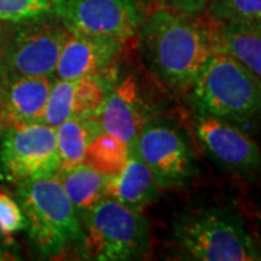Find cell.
<instances>
[{"label":"cell","mask_w":261,"mask_h":261,"mask_svg":"<svg viewBox=\"0 0 261 261\" xmlns=\"http://www.w3.org/2000/svg\"><path fill=\"white\" fill-rule=\"evenodd\" d=\"M141 41L151 70L180 93L190 90L215 48L212 28L174 9H159L144 19Z\"/></svg>","instance_id":"1"},{"label":"cell","mask_w":261,"mask_h":261,"mask_svg":"<svg viewBox=\"0 0 261 261\" xmlns=\"http://www.w3.org/2000/svg\"><path fill=\"white\" fill-rule=\"evenodd\" d=\"M174 243L193 260L254 261L261 252L229 207H199L178 215L173 224Z\"/></svg>","instance_id":"2"},{"label":"cell","mask_w":261,"mask_h":261,"mask_svg":"<svg viewBox=\"0 0 261 261\" xmlns=\"http://www.w3.org/2000/svg\"><path fill=\"white\" fill-rule=\"evenodd\" d=\"M202 115L245 122L261 113V84L235 58L215 47L190 87Z\"/></svg>","instance_id":"3"},{"label":"cell","mask_w":261,"mask_h":261,"mask_svg":"<svg viewBox=\"0 0 261 261\" xmlns=\"http://www.w3.org/2000/svg\"><path fill=\"white\" fill-rule=\"evenodd\" d=\"M18 202L27 218L29 235L49 258L79 241L82 225L58 177H39L18 183Z\"/></svg>","instance_id":"4"},{"label":"cell","mask_w":261,"mask_h":261,"mask_svg":"<svg viewBox=\"0 0 261 261\" xmlns=\"http://www.w3.org/2000/svg\"><path fill=\"white\" fill-rule=\"evenodd\" d=\"M149 247V222L140 211L112 197L102 199L87 214L84 250L102 261L141 258Z\"/></svg>","instance_id":"5"},{"label":"cell","mask_w":261,"mask_h":261,"mask_svg":"<svg viewBox=\"0 0 261 261\" xmlns=\"http://www.w3.org/2000/svg\"><path fill=\"white\" fill-rule=\"evenodd\" d=\"M42 15L23 19L10 31L2 53L8 79L49 75L56 71L68 29L57 19H42Z\"/></svg>","instance_id":"6"},{"label":"cell","mask_w":261,"mask_h":261,"mask_svg":"<svg viewBox=\"0 0 261 261\" xmlns=\"http://www.w3.org/2000/svg\"><path fill=\"white\" fill-rule=\"evenodd\" d=\"M58 168L56 128L42 122L8 128L0 145V173L6 180L53 177Z\"/></svg>","instance_id":"7"},{"label":"cell","mask_w":261,"mask_h":261,"mask_svg":"<svg viewBox=\"0 0 261 261\" xmlns=\"http://www.w3.org/2000/svg\"><path fill=\"white\" fill-rule=\"evenodd\" d=\"M130 147L147 163L160 189L185 186L195 176L196 163L190 144L171 122L148 121Z\"/></svg>","instance_id":"8"},{"label":"cell","mask_w":261,"mask_h":261,"mask_svg":"<svg viewBox=\"0 0 261 261\" xmlns=\"http://www.w3.org/2000/svg\"><path fill=\"white\" fill-rule=\"evenodd\" d=\"M54 10L70 32L121 41L134 37L142 22L134 0H58Z\"/></svg>","instance_id":"9"},{"label":"cell","mask_w":261,"mask_h":261,"mask_svg":"<svg viewBox=\"0 0 261 261\" xmlns=\"http://www.w3.org/2000/svg\"><path fill=\"white\" fill-rule=\"evenodd\" d=\"M196 134L206 152L225 168L240 174H252L261 170L258 145L229 122L202 115L196 123Z\"/></svg>","instance_id":"10"},{"label":"cell","mask_w":261,"mask_h":261,"mask_svg":"<svg viewBox=\"0 0 261 261\" xmlns=\"http://www.w3.org/2000/svg\"><path fill=\"white\" fill-rule=\"evenodd\" d=\"M108 96V84L99 74L53 83L42 123L58 128L73 118H99Z\"/></svg>","instance_id":"11"},{"label":"cell","mask_w":261,"mask_h":261,"mask_svg":"<svg viewBox=\"0 0 261 261\" xmlns=\"http://www.w3.org/2000/svg\"><path fill=\"white\" fill-rule=\"evenodd\" d=\"M122 44L116 38L68 32L54 73L60 80L99 74L118 56Z\"/></svg>","instance_id":"12"},{"label":"cell","mask_w":261,"mask_h":261,"mask_svg":"<svg viewBox=\"0 0 261 261\" xmlns=\"http://www.w3.org/2000/svg\"><path fill=\"white\" fill-rule=\"evenodd\" d=\"M51 87L49 75L8 79L0 92V126L41 122Z\"/></svg>","instance_id":"13"},{"label":"cell","mask_w":261,"mask_h":261,"mask_svg":"<svg viewBox=\"0 0 261 261\" xmlns=\"http://www.w3.org/2000/svg\"><path fill=\"white\" fill-rule=\"evenodd\" d=\"M145 111L138 96L135 82L130 79L118 84L106 96L99 121L103 132L132 145L145 122Z\"/></svg>","instance_id":"14"},{"label":"cell","mask_w":261,"mask_h":261,"mask_svg":"<svg viewBox=\"0 0 261 261\" xmlns=\"http://www.w3.org/2000/svg\"><path fill=\"white\" fill-rule=\"evenodd\" d=\"M106 197H112L130 209L141 211L151 205L160 193V186L147 163L129 147L125 167L116 176H109L106 183Z\"/></svg>","instance_id":"15"},{"label":"cell","mask_w":261,"mask_h":261,"mask_svg":"<svg viewBox=\"0 0 261 261\" xmlns=\"http://www.w3.org/2000/svg\"><path fill=\"white\" fill-rule=\"evenodd\" d=\"M212 38L215 47L235 58L261 84V34L250 25L216 23Z\"/></svg>","instance_id":"16"},{"label":"cell","mask_w":261,"mask_h":261,"mask_svg":"<svg viewBox=\"0 0 261 261\" xmlns=\"http://www.w3.org/2000/svg\"><path fill=\"white\" fill-rule=\"evenodd\" d=\"M102 132L99 118H73L56 128L58 173L83 164L87 145Z\"/></svg>","instance_id":"17"},{"label":"cell","mask_w":261,"mask_h":261,"mask_svg":"<svg viewBox=\"0 0 261 261\" xmlns=\"http://www.w3.org/2000/svg\"><path fill=\"white\" fill-rule=\"evenodd\" d=\"M65 193L74 206L75 212L89 214L103 197H106L108 177L89 164H80L58 173Z\"/></svg>","instance_id":"18"},{"label":"cell","mask_w":261,"mask_h":261,"mask_svg":"<svg viewBox=\"0 0 261 261\" xmlns=\"http://www.w3.org/2000/svg\"><path fill=\"white\" fill-rule=\"evenodd\" d=\"M128 155L129 145L126 142L102 132L87 145L84 163L105 176H116L125 167Z\"/></svg>","instance_id":"19"},{"label":"cell","mask_w":261,"mask_h":261,"mask_svg":"<svg viewBox=\"0 0 261 261\" xmlns=\"http://www.w3.org/2000/svg\"><path fill=\"white\" fill-rule=\"evenodd\" d=\"M206 9L216 23L251 25L261 20V0H209Z\"/></svg>","instance_id":"20"},{"label":"cell","mask_w":261,"mask_h":261,"mask_svg":"<svg viewBox=\"0 0 261 261\" xmlns=\"http://www.w3.org/2000/svg\"><path fill=\"white\" fill-rule=\"evenodd\" d=\"M54 0H0V22H19L54 10Z\"/></svg>","instance_id":"21"},{"label":"cell","mask_w":261,"mask_h":261,"mask_svg":"<svg viewBox=\"0 0 261 261\" xmlns=\"http://www.w3.org/2000/svg\"><path fill=\"white\" fill-rule=\"evenodd\" d=\"M25 228H28V222L19 202L8 192L0 190V237L10 244L12 235Z\"/></svg>","instance_id":"22"},{"label":"cell","mask_w":261,"mask_h":261,"mask_svg":"<svg viewBox=\"0 0 261 261\" xmlns=\"http://www.w3.org/2000/svg\"><path fill=\"white\" fill-rule=\"evenodd\" d=\"M167 2L174 10L189 15V13H197L205 10L209 0H167Z\"/></svg>","instance_id":"23"},{"label":"cell","mask_w":261,"mask_h":261,"mask_svg":"<svg viewBox=\"0 0 261 261\" xmlns=\"http://www.w3.org/2000/svg\"><path fill=\"white\" fill-rule=\"evenodd\" d=\"M9 245H12V244L6 243V241L0 237V261L13 260V258H15V257L12 255V252L9 251Z\"/></svg>","instance_id":"24"},{"label":"cell","mask_w":261,"mask_h":261,"mask_svg":"<svg viewBox=\"0 0 261 261\" xmlns=\"http://www.w3.org/2000/svg\"><path fill=\"white\" fill-rule=\"evenodd\" d=\"M6 80H8V74H6L5 65H3L2 57H0V92H2V89H3V84L6 83Z\"/></svg>","instance_id":"25"},{"label":"cell","mask_w":261,"mask_h":261,"mask_svg":"<svg viewBox=\"0 0 261 261\" xmlns=\"http://www.w3.org/2000/svg\"><path fill=\"white\" fill-rule=\"evenodd\" d=\"M3 22H0V57L3 53V47H5V42H6V37H8V32L5 31V27L2 25Z\"/></svg>","instance_id":"26"},{"label":"cell","mask_w":261,"mask_h":261,"mask_svg":"<svg viewBox=\"0 0 261 261\" xmlns=\"http://www.w3.org/2000/svg\"><path fill=\"white\" fill-rule=\"evenodd\" d=\"M250 27H252V28L255 29V31H257L258 34H261V20H260V22H257V23H251Z\"/></svg>","instance_id":"27"},{"label":"cell","mask_w":261,"mask_h":261,"mask_svg":"<svg viewBox=\"0 0 261 261\" xmlns=\"http://www.w3.org/2000/svg\"><path fill=\"white\" fill-rule=\"evenodd\" d=\"M54 2H56V3H57V2H58V0H54Z\"/></svg>","instance_id":"28"}]
</instances>
